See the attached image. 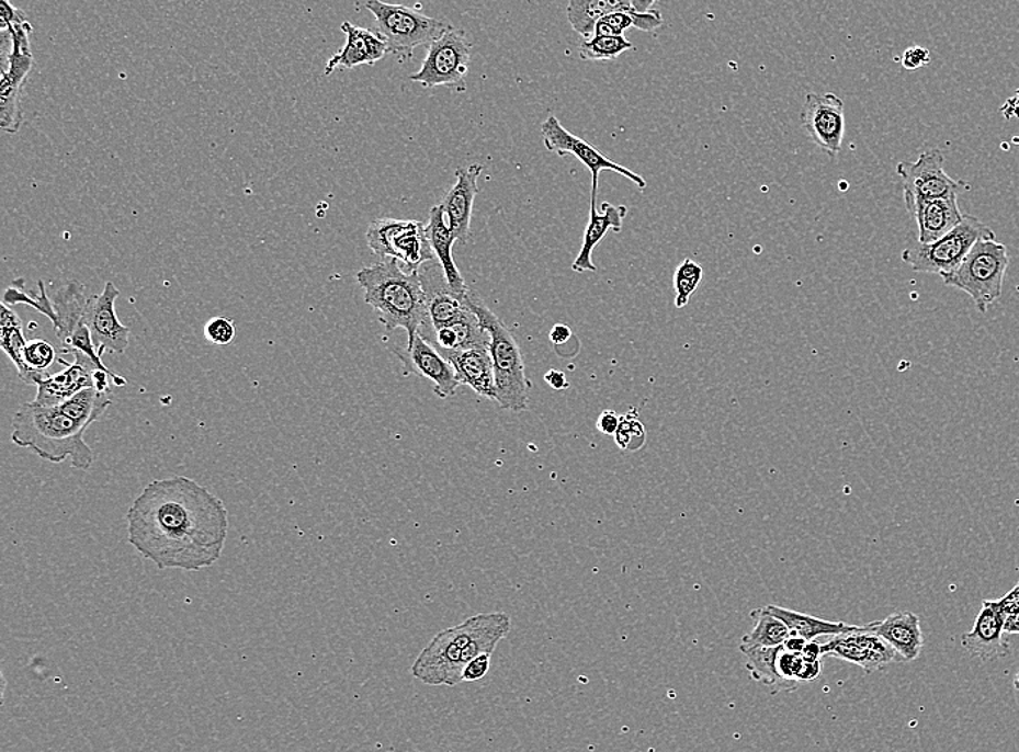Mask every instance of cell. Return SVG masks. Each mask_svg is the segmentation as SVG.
<instances>
[{
  "mask_svg": "<svg viewBox=\"0 0 1019 752\" xmlns=\"http://www.w3.org/2000/svg\"><path fill=\"white\" fill-rule=\"evenodd\" d=\"M128 542L158 569L185 572L211 568L220 559L229 533L224 501L196 480L158 479L131 505Z\"/></svg>",
  "mask_w": 1019,
  "mask_h": 752,
  "instance_id": "obj_1",
  "label": "cell"
},
{
  "mask_svg": "<svg viewBox=\"0 0 1019 752\" xmlns=\"http://www.w3.org/2000/svg\"><path fill=\"white\" fill-rule=\"evenodd\" d=\"M510 629L509 614L471 616L439 633L411 665V674L429 686H455L462 682L466 664L484 652L492 654Z\"/></svg>",
  "mask_w": 1019,
  "mask_h": 752,
  "instance_id": "obj_2",
  "label": "cell"
},
{
  "mask_svg": "<svg viewBox=\"0 0 1019 752\" xmlns=\"http://www.w3.org/2000/svg\"><path fill=\"white\" fill-rule=\"evenodd\" d=\"M90 425L72 419L60 406H38L25 402L12 419L13 445L30 448L41 459L63 464L70 459L72 468L89 470L93 466L92 447L84 441Z\"/></svg>",
  "mask_w": 1019,
  "mask_h": 752,
  "instance_id": "obj_3",
  "label": "cell"
},
{
  "mask_svg": "<svg viewBox=\"0 0 1019 752\" xmlns=\"http://www.w3.org/2000/svg\"><path fill=\"white\" fill-rule=\"evenodd\" d=\"M364 288L365 303L378 311L387 333L405 329L407 343L418 337L426 321V305L419 271H407L396 258H384L378 264L366 266L356 274Z\"/></svg>",
  "mask_w": 1019,
  "mask_h": 752,
  "instance_id": "obj_4",
  "label": "cell"
},
{
  "mask_svg": "<svg viewBox=\"0 0 1019 752\" xmlns=\"http://www.w3.org/2000/svg\"><path fill=\"white\" fill-rule=\"evenodd\" d=\"M468 305L490 333L498 406L513 412L527 411L532 384L528 378L518 342L506 324L484 305L477 294L468 292Z\"/></svg>",
  "mask_w": 1019,
  "mask_h": 752,
  "instance_id": "obj_5",
  "label": "cell"
},
{
  "mask_svg": "<svg viewBox=\"0 0 1019 752\" xmlns=\"http://www.w3.org/2000/svg\"><path fill=\"white\" fill-rule=\"evenodd\" d=\"M0 18L2 29L11 39L0 84V125L7 133L15 134L22 124V88L34 67V56L31 52L33 25L26 21L25 13L13 7L9 0H0Z\"/></svg>",
  "mask_w": 1019,
  "mask_h": 752,
  "instance_id": "obj_6",
  "label": "cell"
},
{
  "mask_svg": "<svg viewBox=\"0 0 1019 752\" xmlns=\"http://www.w3.org/2000/svg\"><path fill=\"white\" fill-rule=\"evenodd\" d=\"M365 8L373 13L375 33L386 43L388 54L400 61H410L416 48L429 47L452 29L445 21L403 4L366 0Z\"/></svg>",
  "mask_w": 1019,
  "mask_h": 752,
  "instance_id": "obj_7",
  "label": "cell"
},
{
  "mask_svg": "<svg viewBox=\"0 0 1019 752\" xmlns=\"http://www.w3.org/2000/svg\"><path fill=\"white\" fill-rule=\"evenodd\" d=\"M1009 265L1008 249L995 237L977 240L962 264L943 281L948 287L962 289L985 315L1003 296L1005 273Z\"/></svg>",
  "mask_w": 1019,
  "mask_h": 752,
  "instance_id": "obj_8",
  "label": "cell"
},
{
  "mask_svg": "<svg viewBox=\"0 0 1019 752\" xmlns=\"http://www.w3.org/2000/svg\"><path fill=\"white\" fill-rule=\"evenodd\" d=\"M990 237H995V232L989 226L975 216L964 215L963 220L943 238L905 249L903 261L915 273L937 274L944 278L958 270L977 240Z\"/></svg>",
  "mask_w": 1019,
  "mask_h": 752,
  "instance_id": "obj_9",
  "label": "cell"
},
{
  "mask_svg": "<svg viewBox=\"0 0 1019 752\" xmlns=\"http://www.w3.org/2000/svg\"><path fill=\"white\" fill-rule=\"evenodd\" d=\"M474 45L464 31L454 26L428 47L424 60L411 81L426 89L448 88L461 93L466 90Z\"/></svg>",
  "mask_w": 1019,
  "mask_h": 752,
  "instance_id": "obj_10",
  "label": "cell"
},
{
  "mask_svg": "<svg viewBox=\"0 0 1019 752\" xmlns=\"http://www.w3.org/2000/svg\"><path fill=\"white\" fill-rule=\"evenodd\" d=\"M365 238L375 255L396 258L410 273L437 260L422 221L377 219L370 225Z\"/></svg>",
  "mask_w": 1019,
  "mask_h": 752,
  "instance_id": "obj_11",
  "label": "cell"
},
{
  "mask_svg": "<svg viewBox=\"0 0 1019 752\" xmlns=\"http://www.w3.org/2000/svg\"><path fill=\"white\" fill-rule=\"evenodd\" d=\"M946 157L940 149L924 151L915 162H901L896 172L903 180L904 202L917 198L959 196L971 190V184L954 180L944 171Z\"/></svg>",
  "mask_w": 1019,
  "mask_h": 752,
  "instance_id": "obj_12",
  "label": "cell"
},
{
  "mask_svg": "<svg viewBox=\"0 0 1019 752\" xmlns=\"http://www.w3.org/2000/svg\"><path fill=\"white\" fill-rule=\"evenodd\" d=\"M823 656L849 661L867 673L879 672L886 665L904 661L890 642L873 631L872 624L851 625L845 633L831 636L822 645Z\"/></svg>",
  "mask_w": 1019,
  "mask_h": 752,
  "instance_id": "obj_13",
  "label": "cell"
},
{
  "mask_svg": "<svg viewBox=\"0 0 1019 752\" xmlns=\"http://www.w3.org/2000/svg\"><path fill=\"white\" fill-rule=\"evenodd\" d=\"M542 139L547 151L558 153L559 157L574 156L590 170L592 175L591 198H597L598 176H600V172L604 170L618 172V174H622L626 176V179L633 181L638 189H646L647 183L642 175L602 156V153L598 151L596 147H592L591 144H588L587 140L566 130L558 117L554 115H551L543 122Z\"/></svg>",
  "mask_w": 1019,
  "mask_h": 752,
  "instance_id": "obj_14",
  "label": "cell"
},
{
  "mask_svg": "<svg viewBox=\"0 0 1019 752\" xmlns=\"http://www.w3.org/2000/svg\"><path fill=\"white\" fill-rule=\"evenodd\" d=\"M801 122L811 140L822 151L836 157L841 151L846 130L845 102L835 93H808Z\"/></svg>",
  "mask_w": 1019,
  "mask_h": 752,
  "instance_id": "obj_15",
  "label": "cell"
},
{
  "mask_svg": "<svg viewBox=\"0 0 1019 752\" xmlns=\"http://www.w3.org/2000/svg\"><path fill=\"white\" fill-rule=\"evenodd\" d=\"M394 355L400 357L403 364V374L423 376L434 384L433 391L439 398L454 397L457 388L461 387L454 366L443 357L433 344L420 337L415 341L407 343L406 347L394 346Z\"/></svg>",
  "mask_w": 1019,
  "mask_h": 752,
  "instance_id": "obj_16",
  "label": "cell"
},
{
  "mask_svg": "<svg viewBox=\"0 0 1019 752\" xmlns=\"http://www.w3.org/2000/svg\"><path fill=\"white\" fill-rule=\"evenodd\" d=\"M419 275L422 281L426 305V321L420 329L442 328L471 310L469 289L466 293L455 292L448 283L446 275L438 260L429 261V265L419 270Z\"/></svg>",
  "mask_w": 1019,
  "mask_h": 752,
  "instance_id": "obj_17",
  "label": "cell"
},
{
  "mask_svg": "<svg viewBox=\"0 0 1019 752\" xmlns=\"http://www.w3.org/2000/svg\"><path fill=\"white\" fill-rule=\"evenodd\" d=\"M120 297L116 285L106 283L101 296L90 297L86 320L99 355L116 353L122 355L129 346V329L117 319L115 303Z\"/></svg>",
  "mask_w": 1019,
  "mask_h": 752,
  "instance_id": "obj_18",
  "label": "cell"
},
{
  "mask_svg": "<svg viewBox=\"0 0 1019 752\" xmlns=\"http://www.w3.org/2000/svg\"><path fill=\"white\" fill-rule=\"evenodd\" d=\"M72 356H75L72 364H67L63 360L57 361L66 366L65 371L49 375L36 385L35 405L47 407L63 405L81 389L94 387V373L98 369L112 373L109 368H102L83 353H75Z\"/></svg>",
  "mask_w": 1019,
  "mask_h": 752,
  "instance_id": "obj_19",
  "label": "cell"
},
{
  "mask_svg": "<svg viewBox=\"0 0 1019 752\" xmlns=\"http://www.w3.org/2000/svg\"><path fill=\"white\" fill-rule=\"evenodd\" d=\"M1005 611L999 601H984L971 633L963 634V649L982 661L1007 657L1011 649L1004 640Z\"/></svg>",
  "mask_w": 1019,
  "mask_h": 752,
  "instance_id": "obj_20",
  "label": "cell"
},
{
  "mask_svg": "<svg viewBox=\"0 0 1019 752\" xmlns=\"http://www.w3.org/2000/svg\"><path fill=\"white\" fill-rule=\"evenodd\" d=\"M484 167L471 164L461 167L455 172L456 183L443 197L441 206L457 242L466 243L471 239V219L475 196L478 194V179Z\"/></svg>",
  "mask_w": 1019,
  "mask_h": 752,
  "instance_id": "obj_21",
  "label": "cell"
},
{
  "mask_svg": "<svg viewBox=\"0 0 1019 752\" xmlns=\"http://www.w3.org/2000/svg\"><path fill=\"white\" fill-rule=\"evenodd\" d=\"M905 207L918 226V242L932 243L963 220L958 196L941 198H917L905 202Z\"/></svg>",
  "mask_w": 1019,
  "mask_h": 752,
  "instance_id": "obj_22",
  "label": "cell"
},
{
  "mask_svg": "<svg viewBox=\"0 0 1019 752\" xmlns=\"http://www.w3.org/2000/svg\"><path fill=\"white\" fill-rule=\"evenodd\" d=\"M419 334L430 344H433L442 353L443 357L451 355V353L465 351V349L490 347L491 343L490 333L484 328L473 308L460 319L451 321V323L442 326V328L419 329Z\"/></svg>",
  "mask_w": 1019,
  "mask_h": 752,
  "instance_id": "obj_23",
  "label": "cell"
},
{
  "mask_svg": "<svg viewBox=\"0 0 1019 752\" xmlns=\"http://www.w3.org/2000/svg\"><path fill=\"white\" fill-rule=\"evenodd\" d=\"M341 30L347 35V43L326 65V76L338 69L352 70L360 66H374L388 54L386 43L377 33L360 29L351 22H343Z\"/></svg>",
  "mask_w": 1019,
  "mask_h": 752,
  "instance_id": "obj_24",
  "label": "cell"
},
{
  "mask_svg": "<svg viewBox=\"0 0 1019 752\" xmlns=\"http://www.w3.org/2000/svg\"><path fill=\"white\" fill-rule=\"evenodd\" d=\"M445 360L454 366L461 385H468L478 396L496 401V375L490 347L477 346L451 353Z\"/></svg>",
  "mask_w": 1019,
  "mask_h": 752,
  "instance_id": "obj_25",
  "label": "cell"
},
{
  "mask_svg": "<svg viewBox=\"0 0 1019 752\" xmlns=\"http://www.w3.org/2000/svg\"><path fill=\"white\" fill-rule=\"evenodd\" d=\"M596 203L597 198H591L590 221L584 233L581 251L573 264L575 273H587V271L596 273L597 266L591 260L592 251L609 233V230H614V232L622 230L624 217L627 215L626 206H613L610 203H602V213H598Z\"/></svg>",
  "mask_w": 1019,
  "mask_h": 752,
  "instance_id": "obj_26",
  "label": "cell"
},
{
  "mask_svg": "<svg viewBox=\"0 0 1019 752\" xmlns=\"http://www.w3.org/2000/svg\"><path fill=\"white\" fill-rule=\"evenodd\" d=\"M871 624L873 631L890 642L904 661H913L921 654L924 636L918 615L895 613Z\"/></svg>",
  "mask_w": 1019,
  "mask_h": 752,
  "instance_id": "obj_27",
  "label": "cell"
},
{
  "mask_svg": "<svg viewBox=\"0 0 1019 752\" xmlns=\"http://www.w3.org/2000/svg\"><path fill=\"white\" fill-rule=\"evenodd\" d=\"M426 232H428V238L430 247H432L434 257L439 261V264L442 265L443 273L446 275L448 283L451 287L457 293L468 292V285H466L464 278L457 270V266L452 257V247L455 243V235L448 224L445 213H443L442 206H434L430 208L429 213V224L426 226Z\"/></svg>",
  "mask_w": 1019,
  "mask_h": 752,
  "instance_id": "obj_28",
  "label": "cell"
},
{
  "mask_svg": "<svg viewBox=\"0 0 1019 752\" xmlns=\"http://www.w3.org/2000/svg\"><path fill=\"white\" fill-rule=\"evenodd\" d=\"M89 298L84 297L83 285L66 284L54 293L53 303L57 311V323L54 324L58 341L65 343L75 332L77 326L86 320Z\"/></svg>",
  "mask_w": 1019,
  "mask_h": 752,
  "instance_id": "obj_29",
  "label": "cell"
},
{
  "mask_svg": "<svg viewBox=\"0 0 1019 752\" xmlns=\"http://www.w3.org/2000/svg\"><path fill=\"white\" fill-rule=\"evenodd\" d=\"M629 9H633L631 0H569L566 15L575 33L588 39L601 18Z\"/></svg>",
  "mask_w": 1019,
  "mask_h": 752,
  "instance_id": "obj_30",
  "label": "cell"
},
{
  "mask_svg": "<svg viewBox=\"0 0 1019 752\" xmlns=\"http://www.w3.org/2000/svg\"><path fill=\"white\" fill-rule=\"evenodd\" d=\"M765 608L788 625L791 636H800L807 641L817 640L818 637L836 636V634L845 633L851 628V625L846 623H831V620L796 613V611L783 608V606L768 605Z\"/></svg>",
  "mask_w": 1019,
  "mask_h": 752,
  "instance_id": "obj_31",
  "label": "cell"
},
{
  "mask_svg": "<svg viewBox=\"0 0 1019 752\" xmlns=\"http://www.w3.org/2000/svg\"><path fill=\"white\" fill-rule=\"evenodd\" d=\"M782 646L778 647H755V649H740L746 656L747 669L750 676L756 682L762 683L763 686L771 688L773 695L781 692L795 691L799 684L783 681L778 672V654Z\"/></svg>",
  "mask_w": 1019,
  "mask_h": 752,
  "instance_id": "obj_32",
  "label": "cell"
},
{
  "mask_svg": "<svg viewBox=\"0 0 1019 752\" xmlns=\"http://www.w3.org/2000/svg\"><path fill=\"white\" fill-rule=\"evenodd\" d=\"M663 24L664 16L659 11L638 13L634 9H629V11H619L601 18L597 22L595 35H623L629 29L655 33Z\"/></svg>",
  "mask_w": 1019,
  "mask_h": 752,
  "instance_id": "obj_33",
  "label": "cell"
},
{
  "mask_svg": "<svg viewBox=\"0 0 1019 752\" xmlns=\"http://www.w3.org/2000/svg\"><path fill=\"white\" fill-rule=\"evenodd\" d=\"M755 628L741 638L740 649H755V647H778L791 636L790 628L781 618L769 613L767 608L754 611Z\"/></svg>",
  "mask_w": 1019,
  "mask_h": 752,
  "instance_id": "obj_34",
  "label": "cell"
},
{
  "mask_svg": "<svg viewBox=\"0 0 1019 752\" xmlns=\"http://www.w3.org/2000/svg\"><path fill=\"white\" fill-rule=\"evenodd\" d=\"M26 339L24 337V323L16 312H13L8 305L0 306V347L7 353L9 360L16 366L20 378L25 375L24 352Z\"/></svg>",
  "mask_w": 1019,
  "mask_h": 752,
  "instance_id": "obj_35",
  "label": "cell"
},
{
  "mask_svg": "<svg viewBox=\"0 0 1019 752\" xmlns=\"http://www.w3.org/2000/svg\"><path fill=\"white\" fill-rule=\"evenodd\" d=\"M634 48L624 35H595L584 41L579 47V57L584 61H610Z\"/></svg>",
  "mask_w": 1019,
  "mask_h": 752,
  "instance_id": "obj_36",
  "label": "cell"
},
{
  "mask_svg": "<svg viewBox=\"0 0 1019 752\" xmlns=\"http://www.w3.org/2000/svg\"><path fill=\"white\" fill-rule=\"evenodd\" d=\"M704 270L699 262L683 260L677 266L673 274L675 307L683 308L690 303L692 294L695 293L701 281H703Z\"/></svg>",
  "mask_w": 1019,
  "mask_h": 752,
  "instance_id": "obj_37",
  "label": "cell"
},
{
  "mask_svg": "<svg viewBox=\"0 0 1019 752\" xmlns=\"http://www.w3.org/2000/svg\"><path fill=\"white\" fill-rule=\"evenodd\" d=\"M24 281L21 280V287H16V284H13L12 287L7 289L3 296V303L8 306L16 305H26L36 308L41 315L47 316L53 326L57 323V311L54 307L53 300H49L47 296V289H45L44 281H39L38 287L39 293L35 297L29 296L22 289Z\"/></svg>",
  "mask_w": 1019,
  "mask_h": 752,
  "instance_id": "obj_38",
  "label": "cell"
},
{
  "mask_svg": "<svg viewBox=\"0 0 1019 752\" xmlns=\"http://www.w3.org/2000/svg\"><path fill=\"white\" fill-rule=\"evenodd\" d=\"M615 443L624 452H638L646 443V430L638 420L637 412L631 411L620 419L618 432L614 434Z\"/></svg>",
  "mask_w": 1019,
  "mask_h": 752,
  "instance_id": "obj_39",
  "label": "cell"
},
{
  "mask_svg": "<svg viewBox=\"0 0 1019 752\" xmlns=\"http://www.w3.org/2000/svg\"><path fill=\"white\" fill-rule=\"evenodd\" d=\"M235 337H237V328H235V321L228 317H213L205 326L206 341L216 346L233 343Z\"/></svg>",
  "mask_w": 1019,
  "mask_h": 752,
  "instance_id": "obj_40",
  "label": "cell"
},
{
  "mask_svg": "<svg viewBox=\"0 0 1019 752\" xmlns=\"http://www.w3.org/2000/svg\"><path fill=\"white\" fill-rule=\"evenodd\" d=\"M803 663L804 657L801 652L788 651L783 649L782 645V649L778 654L777 665L779 676H781L783 681L799 684L800 682L796 681V674H799Z\"/></svg>",
  "mask_w": 1019,
  "mask_h": 752,
  "instance_id": "obj_41",
  "label": "cell"
},
{
  "mask_svg": "<svg viewBox=\"0 0 1019 752\" xmlns=\"http://www.w3.org/2000/svg\"><path fill=\"white\" fill-rule=\"evenodd\" d=\"M491 656L490 652H484V654H479L475 657L474 660H471L469 663L466 664L464 673H462V682L474 683L486 677L488 670H490Z\"/></svg>",
  "mask_w": 1019,
  "mask_h": 752,
  "instance_id": "obj_42",
  "label": "cell"
},
{
  "mask_svg": "<svg viewBox=\"0 0 1019 752\" xmlns=\"http://www.w3.org/2000/svg\"><path fill=\"white\" fill-rule=\"evenodd\" d=\"M901 62H903L905 70L917 71L922 69V67L930 65L931 54L927 48L915 45V47L905 49L903 57H901Z\"/></svg>",
  "mask_w": 1019,
  "mask_h": 752,
  "instance_id": "obj_43",
  "label": "cell"
},
{
  "mask_svg": "<svg viewBox=\"0 0 1019 752\" xmlns=\"http://www.w3.org/2000/svg\"><path fill=\"white\" fill-rule=\"evenodd\" d=\"M620 419H622V417L613 410L602 411L597 420L598 432L605 434V436H614L620 425Z\"/></svg>",
  "mask_w": 1019,
  "mask_h": 752,
  "instance_id": "obj_44",
  "label": "cell"
},
{
  "mask_svg": "<svg viewBox=\"0 0 1019 752\" xmlns=\"http://www.w3.org/2000/svg\"><path fill=\"white\" fill-rule=\"evenodd\" d=\"M822 674V660L818 661H805L801 665L799 674H796V681L801 682H813L815 679L819 677Z\"/></svg>",
  "mask_w": 1019,
  "mask_h": 752,
  "instance_id": "obj_45",
  "label": "cell"
},
{
  "mask_svg": "<svg viewBox=\"0 0 1019 752\" xmlns=\"http://www.w3.org/2000/svg\"><path fill=\"white\" fill-rule=\"evenodd\" d=\"M545 380L547 385L556 389V391H564V389L569 388L568 379H566V375L563 373V371H558V369L547 371L545 375Z\"/></svg>",
  "mask_w": 1019,
  "mask_h": 752,
  "instance_id": "obj_46",
  "label": "cell"
},
{
  "mask_svg": "<svg viewBox=\"0 0 1019 752\" xmlns=\"http://www.w3.org/2000/svg\"><path fill=\"white\" fill-rule=\"evenodd\" d=\"M573 337V330L566 324H555L554 329L551 330L550 341L555 344V346H561L565 344Z\"/></svg>",
  "mask_w": 1019,
  "mask_h": 752,
  "instance_id": "obj_47",
  "label": "cell"
},
{
  "mask_svg": "<svg viewBox=\"0 0 1019 752\" xmlns=\"http://www.w3.org/2000/svg\"><path fill=\"white\" fill-rule=\"evenodd\" d=\"M1004 633L1009 634V636L1019 634V606L1009 609L1008 613L1005 614Z\"/></svg>",
  "mask_w": 1019,
  "mask_h": 752,
  "instance_id": "obj_48",
  "label": "cell"
},
{
  "mask_svg": "<svg viewBox=\"0 0 1019 752\" xmlns=\"http://www.w3.org/2000/svg\"><path fill=\"white\" fill-rule=\"evenodd\" d=\"M998 601L1000 606H1003L1005 614H1007L1009 609L1017 608V606H1019V582L1011 589V591L1007 593V595L1000 597Z\"/></svg>",
  "mask_w": 1019,
  "mask_h": 752,
  "instance_id": "obj_49",
  "label": "cell"
},
{
  "mask_svg": "<svg viewBox=\"0 0 1019 752\" xmlns=\"http://www.w3.org/2000/svg\"><path fill=\"white\" fill-rule=\"evenodd\" d=\"M801 654H803L805 661L822 660V657H823L822 645H818V642L815 640L807 641V645H805L804 650L803 652H801Z\"/></svg>",
  "mask_w": 1019,
  "mask_h": 752,
  "instance_id": "obj_50",
  "label": "cell"
},
{
  "mask_svg": "<svg viewBox=\"0 0 1019 752\" xmlns=\"http://www.w3.org/2000/svg\"><path fill=\"white\" fill-rule=\"evenodd\" d=\"M805 645H807V640H805V638L800 636H790L786 638L785 642H783V649L788 651L803 652Z\"/></svg>",
  "mask_w": 1019,
  "mask_h": 752,
  "instance_id": "obj_51",
  "label": "cell"
},
{
  "mask_svg": "<svg viewBox=\"0 0 1019 752\" xmlns=\"http://www.w3.org/2000/svg\"><path fill=\"white\" fill-rule=\"evenodd\" d=\"M634 11L638 13H646L652 11V7L656 3V0H631Z\"/></svg>",
  "mask_w": 1019,
  "mask_h": 752,
  "instance_id": "obj_52",
  "label": "cell"
},
{
  "mask_svg": "<svg viewBox=\"0 0 1019 752\" xmlns=\"http://www.w3.org/2000/svg\"><path fill=\"white\" fill-rule=\"evenodd\" d=\"M1014 687L1019 691V672L1016 674V679H1014Z\"/></svg>",
  "mask_w": 1019,
  "mask_h": 752,
  "instance_id": "obj_53",
  "label": "cell"
},
{
  "mask_svg": "<svg viewBox=\"0 0 1019 752\" xmlns=\"http://www.w3.org/2000/svg\"><path fill=\"white\" fill-rule=\"evenodd\" d=\"M1012 144H1014V145H1019V137H1014V138H1012Z\"/></svg>",
  "mask_w": 1019,
  "mask_h": 752,
  "instance_id": "obj_54",
  "label": "cell"
}]
</instances>
